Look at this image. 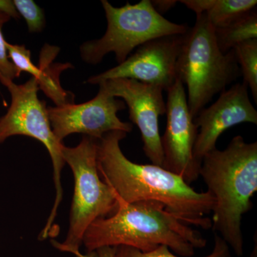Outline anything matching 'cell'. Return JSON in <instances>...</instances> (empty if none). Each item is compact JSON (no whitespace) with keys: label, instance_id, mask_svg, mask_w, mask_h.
<instances>
[{"label":"cell","instance_id":"cell-24","mask_svg":"<svg viewBox=\"0 0 257 257\" xmlns=\"http://www.w3.org/2000/svg\"><path fill=\"white\" fill-rule=\"evenodd\" d=\"M251 257H256V254H255V256H254V254H253H253L251 255Z\"/></svg>","mask_w":257,"mask_h":257},{"label":"cell","instance_id":"cell-23","mask_svg":"<svg viewBox=\"0 0 257 257\" xmlns=\"http://www.w3.org/2000/svg\"><path fill=\"white\" fill-rule=\"evenodd\" d=\"M115 247H102L96 250L95 252L89 255H83L81 253L79 257H114Z\"/></svg>","mask_w":257,"mask_h":257},{"label":"cell","instance_id":"cell-10","mask_svg":"<svg viewBox=\"0 0 257 257\" xmlns=\"http://www.w3.org/2000/svg\"><path fill=\"white\" fill-rule=\"evenodd\" d=\"M167 126L161 137L163 167L182 177L187 184L199 177L201 165L194 157L198 128L189 111L185 88L180 80L167 91Z\"/></svg>","mask_w":257,"mask_h":257},{"label":"cell","instance_id":"cell-19","mask_svg":"<svg viewBox=\"0 0 257 257\" xmlns=\"http://www.w3.org/2000/svg\"><path fill=\"white\" fill-rule=\"evenodd\" d=\"M12 20L11 17L4 12L0 11V76L14 80L20 77L14 64L8 57L6 41L3 35L5 25Z\"/></svg>","mask_w":257,"mask_h":257},{"label":"cell","instance_id":"cell-3","mask_svg":"<svg viewBox=\"0 0 257 257\" xmlns=\"http://www.w3.org/2000/svg\"><path fill=\"white\" fill-rule=\"evenodd\" d=\"M199 176L214 199L211 227L236 256H242L241 221L257 192L256 142L246 143L238 135L224 150L214 149L203 157Z\"/></svg>","mask_w":257,"mask_h":257},{"label":"cell","instance_id":"cell-16","mask_svg":"<svg viewBox=\"0 0 257 257\" xmlns=\"http://www.w3.org/2000/svg\"><path fill=\"white\" fill-rule=\"evenodd\" d=\"M243 82L257 102V39L243 42L233 49Z\"/></svg>","mask_w":257,"mask_h":257},{"label":"cell","instance_id":"cell-2","mask_svg":"<svg viewBox=\"0 0 257 257\" xmlns=\"http://www.w3.org/2000/svg\"><path fill=\"white\" fill-rule=\"evenodd\" d=\"M114 214L96 219L86 230L82 244L87 255L106 246H131L147 252L165 245L178 256L192 257L196 248L207 245L199 231L184 223L162 203H126L118 198Z\"/></svg>","mask_w":257,"mask_h":257},{"label":"cell","instance_id":"cell-22","mask_svg":"<svg viewBox=\"0 0 257 257\" xmlns=\"http://www.w3.org/2000/svg\"><path fill=\"white\" fill-rule=\"evenodd\" d=\"M0 11L4 12L15 20L19 18L18 13L11 0H0Z\"/></svg>","mask_w":257,"mask_h":257},{"label":"cell","instance_id":"cell-6","mask_svg":"<svg viewBox=\"0 0 257 257\" xmlns=\"http://www.w3.org/2000/svg\"><path fill=\"white\" fill-rule=\"evenodd\" d=\"M107 28L97 40L84 42L79 53L85 63L96 65L113 52L118 64L122 63L140 45L159 37L184 35L189 27L172 23L153 8L151 0H142L135 5L126 3L115 8L107 0H101Z\"/></svg>","mask_w":257,"mask_h":257},{"label":"cell","instance_id":"cell-4","mask_svg":"<svg viewBox=\"0 0 257 257\" xmlns=\"http://www.w3.org/2000/svg\"><path fill=\"white\" fill-rule=\"evenodd\" d=\"M176 70L177 79L187 86L194 119L216 94L241 76L233 50L224 54L219 50L205 13L197 15L194 27L184 35Z\"/></svg>","mask_w":257,"mask_h":257},{"label":"cell","instance_id":"cell-20","mask_svg":"<svg viewBox=\"0 0 257 257\" xmlns=\"http://www.w3.org/2000/svg\"><path fill=\"white\" fill-rule=\"evenodd\" d=\"M187 7L188 9L192 10L196 15L204 14L210 9L213 0H182L179 1Z\"/></svg>","mask_w":257,"mask_h":257},{"label":"cell","instance_id":"cell-21","mask_svg":"<svg viewBox=\"0 0 257 257\" xmlns=\"http://www.w3.org/2000/svg\"><path fill=\"white\" fill-rule=\"evenodd\" d=\"M151 3L153 8L159 14L167 13L169 10L172 9L178 1L175 0H152Z\"/></svg>","mask_w":257,"mask_h":257},{"label":"cell","instance_id":"cell-15","mask_svg":"<svg viewBox=\"0 0 257 257\" xmlns=\"http://www.w3.org/2000/svg\"><path fill=\"white\" fill-rule=\"evenodd\" d=\"M256 5V0H213L205 14L213 28H222L252 11Z\"/></svg>","mask_w":257,"mask_h":257},{"label":"cell","instance_id":"cell-5","mask_svg":"<svg viewBox=\"0 0 257 257\" xmlns=\"http://www.w3.org/2000/svg\"><path fill=\"white\" fill-rule=\"evenodd\" d=\"M62 155L64 163L73 172L74 195L66 239L62 243L52 242L57 249L79 257L86 230L96 219L114 214L118 208L117 198L99 177L96 161L97 140L83 136L76 147L64 145Z\"/></svg>","mask_w":257,"mask_h":257},{"label":"cell","instance_id":"cell-13","mask_svg":"<svg viewBox=\"0 0 257 257\" xmlns=\"http://www.w3.org/2000/svg\"><path fill=\"white\" fill-rule=\"evenodd\" d=\"M8 57L14 64L19 75L22 72L31 74L38 83L39 89L55 103L56 106L74 104L75 95L63 89L60 84V74L71 68L69 63H54L53 61L60 52L59 47L46 45L40 53L39 66L32 60L31 51L25 45H16L6 41Z\"/></svg>","mask_w":257,"mask_h":257},{"label":"cell","instance_id":"cell-14","mask_svg":"<svg viewBox=\"0 0 257 257\" xmlns=\"http://www.w3.org/2000/svg\"><path fill=\"white\" fill-rule=\"evenodd\" d=\"M214 29L219 50L227 53L243 42L257 39L256 10H253L226 26Z\"/></svg>","mask_w":257,"mask_h":257},{"label":"cell","instance_id":"cell-8","mask_svg":"<svg viewBox=\"0 0 257 257\" xmlns=\"http://www.w3.org/2000/svg\"><path fill=\"white\" fill-rule=\"evenodd\" d=\"M185 34L161 37L145 42L122 63L92 76L87 83L99 85L110 79H130L157 86L167 92L177 79V61Z\"/></svg>","mask_w":257,"mask_h":257},{"label":"cell","instance_id":"cell-7","mask_svg":"<svg viewBox=\"0 0 257 257\" xmlns=\"http://www.w3.org/2000/svg\"><path fill=\"white\" fill-rule=\"evenodd\" d=\"M0 82L11 96L8 111L0 117V145L11 137H30L45 147L52 160L56 195L46 224L40 233V238L44 240L50 236V230L63 197L61 175L65 165L62 155L64 145L52 131L47 106L38 97L40 89L36 79L31 77L26 82L18 84L14 80L0 76Z\"/></svg>","mask_w":257,"mask_h":257},{"label":"cell","instance_id":"cell-12","mask_svg":"<svg viewBox=\"0 0 257 257\" xmlns=\"http://www.w3.org/2000/svg\"><path fill=\"white\" fill-rule=\"evenodd\" d=\"M194 121L199 128L194 157L201 165L203 157L216 148L218 139L226 130L241 123L257 124V111L248 97L246 83H236L225 89L212 105L199 111Z\"/></svg>","mask_w":257,"mask_h":257},{"label":"cell","instance_id":"cell-9","mask_svg":"<svg viewBox=\"0 0 257 257\" xmlns=\"http://www.w3.org/2000/svg\"><path fill=\"white\" fill-rule=\"evenodd\" d=\"M99 87L95 97L86 102L47 106L52 131L60 143L75 133L99 140L110 132L133 131V125L121 121L117 116L119 111L126 109L124 101Z\"/></svg>","mask_w":257,"mask_h":257},{"label":"cell","instance_id":"cell-11","mask_svg":"<svg viewBox=\"0 0 257 257\" xmlns=\"http://www.w3.org/2000/svg\"><path fill=\"white\" fill-rule=\"evenodd\" d=\"M111 96L119 98L128 106L130 119L141 133L143 150L153 165L163 166L159 118L166 114L162 88L130 79H114L101 83Z\"/></svg>","mask_w":257,"mask_h":257},{"label":"cell","instance_id":"cell-1","mask_svg":"<svg viewBox=\"0 0 257 257\" xmlns=\"http://www.w3.org/2000/svg\"><path fill=\"white\" fill-rule=\"evenodd\" d=\"M127 133L113 131L97 140L99 177L126 203L152 200L162 203L184 223L210 229L214 199L210 193L198 192L181 176L155 165L135 163L125 156L120 142Z\"/></svg>","mask_w":257,"mask_h":257},{"label":"cell","instance_id":"cell-18","mask_svg":"<svg viewBox=\"0 0 257 257\" xmlns=\"http://www.w3.org/2000/svg\"><path fill=\"white\" fill-rule=\"evenodd\" d=\"M15 9L20 17H23L30 33H40L45 28L44 10L32 0H13Z\"/></svg>","mask_w":257,"mask_h":257},{"label":"cell","instance_id":"cell-17","mask_svg":"<svg viewBox=\"0 0 257 257\" xmlns=\"http://www.w3.org/2000/svg\"><path fill=\"white\" fill-rule=\"evenodd\" d=\"M114 257H182L172 253L170 248L161 245L155 249L143 252L137 248L127 246L115 247ZM204 257H231L229 245L219 235L215 234L214 247L211 252Z\"/></svg>","mask_w":257,"mask_h":257}]
</instances>
